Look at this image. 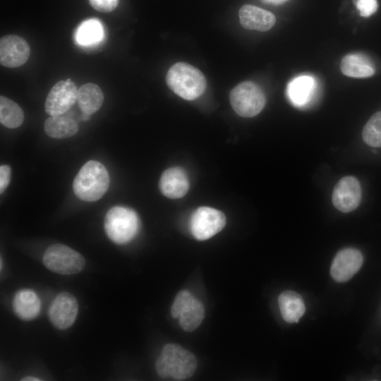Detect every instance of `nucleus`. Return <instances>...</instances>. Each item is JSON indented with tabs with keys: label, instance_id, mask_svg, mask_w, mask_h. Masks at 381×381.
<instances>
[{
	"label": "nucleus",
	"instance_id": "4468645a",
	"mask_svg": "<svg viewBox=\"0 0 381 381\" xmlns=\"http://www.w3.org/2000/svg\"><path fill=\"white\" fill-rule=\"evenodd\" d=\"M189 179L186 172L180 167L165 170L159 180L162 193L171 199L183 197L189 188Z\"/></svg>",
	"mask_w": 381,
	"mask_h": 381
},
{
	"label": "nucleus",
	"instance_id": "1a4fd4ad",
	"mask_svg": "<svg viewBox=\"0 0 381 381\" xmlns=\"http://www.w3.org/2000/svg\"><path fill=\"white\" fill-rule=\"evenodd\" d=\"M78 310V304L75 296L68 292H61L50 305L49 318L55 327L65 329L73 324Z\"/></svg>",
	"mask_w": 381,
	"mask_h": 381
},
{
	"label": "nucleus",
	"instance_id": "6e6552de",
	"mask_svg": "<svg viewBox=\"0 0 381 381\" xmlns=\"http://www.w3.org/2000/svg\"><path fill=\"white\" fill-rule=\"evenodd\" d=\"M78 91L71 78L57 82L50 90L45 102V111L50 116L65 114L77 101Z\"/></svg>",
	"mask_w": 381,
	"mask_h": 381
},
{
	"label": "nucleus",
	"instance_id": "7ed1b4c3",
	"mask_svg": "<svg viewBox=\"0 0 381 381\" xmlns=\"http://www.w3.org/2000/svg\"><path fill=\"white\" fill-rule=\"evenodd\" d=\"M166 81L174 93L186 100L197 99L206 88V80L202 73L184 62L176 63L170 67Z\"/></svg>",
	"mask_w": 381,
	"mask_h": 381
},
{
	"label": "nucleus",
	"instance_id": "bb28decb",
	"mask_svg": "<svg viewBox=\"0 0 381 381\" xmlns=\"http://www.w3.org/2000/svg\"><path fill=\"white\" fill-rule=\"evenodd\" d=\"M89 2L95 10L108 13L116 8L119 0H89Z\"/></svg>",
	"mask_w": 381,
	"mask_h": 381
},
{
	"label": "nucleus",
	"instance_id": "20e7f679",
	"mask_svg": "<svg viewBox=\"0 0 381 381\" xmlns=\"http://www.w3.org/2000/svg\"><path fill=\"white\" fill-rule=\"evenodd\" d=\"M139 226L136 212L126 207H113L104 218L105 232L109 238L117 244H125L133 240L138 233Z\"/></svg>",
	"mask_w": 381,
	"mask_h": 381
},
{
	"label": "nucleus",
	"instance_id": "ddd939ff",
	"mask_svg": "<svg viewBox=\"0 0 381 381\" xmlns=\"http://www.w3.org/2000/svg\"><path fill=\"white\" fill-rule=\"evenodd\" d=\"M317 81L310 75H301L293 78L287 85L286 95L291 103L296 107L303 108L313 100Z\"/></svg>",
	"mask_w": 381,
	"mask_h": 381
},
{
	"label": "nucleus",
	"instance_id": "a211bd4d",
	"mask_svg": "<svg viewBox=\"0 0 381 381\" xmlns=\"http://www.w3.org/2000/svg\"><path fill=\"white\" fill-rule=\"evenodd\" d=\"M278 303L282 316L286 322H297L305 313L304 301L295 291L282 292L278 297Z\"/></svg>",
	"mask_w": 381,
	"mask_h": 381
},
{
	"label": "nucleus",
	"instance_id": "dca6fc26",
	"mask_svg": "<svg viewBox=\"0 0 381 381\" xmlns=\"http://www.w3.org/2000/svg\"><path fill=\"white\" fill-rule=\"evenodd\" d=\"M340 68L345 75L356 78L370 77L375 71L370 59L361 53L346 55L341 61Z\"/></svg>",
	"mask_w": 381,
	"mask_h": 381
},
{
	"label": "nucleus",
	"instance_id": "2eb2a0df",
	"mask_svg": "<svg viewBox=\"0 0 381 381\" xmlns=\"http://www.w3.org/2000/svg\"><path fill=\"white\" fill-rule=\"evenodd\" d=\"M238 16L241 25L248 30L267 31L276 23L272 13L249 4L241 7Z\"/></svg>",
	"mask_w": 381,
	"mask_h": 381
},
{
	"label": "nucleus",
	"instance_id": "6ab92c4d",
	"mask_svg": "<svg viewBox=\"0 0 381 381\" xmlns=\"http://www.w3.org/2000/svg\"><path fill=\"white\" fill-rule=\"evenodd\" d=\"M46 134L53 138L62 139L71 137L78 131V123L71 117L64 114L51 116L44 124Z\"/></svg>",
	"mask_w": 381,
	"mask_h": 381
},
{
	"label": "nucleus",
	"instance_id": "393cba45",
	"mask_svg": "<svg viewBox=\"0 0 381 381\" xmlns=\"http://www.w3.org/2000/svg\"><path fill=\"white\" fill-rule=\"evenodd\" d=\"M193 297V295L187 290H181L175 297L171 306V314L174 318H179L185 305Z\"/></svg>",
	"mask_w": 381,
	"mask_h": 381
},
{
	"label": "nucleus",
	"instance_id": "f8f14e48",
	"mask_svg": "<svg viewBox=\"0 0 381 381\" xmlns=\"http://www.w3.org/2000/svg\"><path fill=\"white\" fill-rule=\"evenodd\" d=\"M363 262V255L358 250L352 248L342 249L333 260L331 276L337 282H346L360 270Z\"/></svg>",
	"mask_w": 381,
	"mask_h": 381
},
{
	"label": "nucleus",
	"instance_id": "7c9ffc66",
	"mask_svg": "<svg viewBox=\"0 0 381 381\" xmlns=\"http://www.w3.org/2000/svg\"><path fill=\"white\" fill-rule=\"evenodd\" d=\"M2 268V259L1 258V270Z\"/></svg>",
	"mask_w": 381,
	"mask_h": 381
},
{
	"label": "nucleus",
	"instance_id": "0eeeda50",
	"mask_svg": "<svg viewBox=\"0 0 381 381\" xmlns=\"http://www.w3.org/2000/svg\"><path fill=\"white\" fill-rule=\"evenodd\" d=\"M226 224L224 214L210 207H200L191 215L190 231L195 238L205 241L222 230Z\"/></svg>",
	"mask_w": 381,
	"mask_h": 381
},
{
	"label": "nucleus",
	"instance_id": "cd10ccee",
	"mask_svg": "<svg viewBox=\"0 0 381 381\" xmlns=\"http://www.w3.org/2000/svg\"><path fill=\"white\" fill-rule=\"evenodd\" d=\"M11 175V169L8 165L0 167V193H2L8 187Z\"/></svg>",
	"mask_w": 381,
	"mask_h": 381
},
{
	"label": "nucleus",
	"instance_id": "9d476101",
	"mask_svg": "<svg viewBox=\"0 0 381 381\" xmlns=\"http://www.w3.org/2000/svg\"><path fill=\"white\" fill-rule=\"evenodd\" d=\"M334 206L342 212H349L359 205L361 200V187L354 176H345L339 180L332 193Z\"/></svg>",
	"mask_w": 381,
	"mask_h": 381
},
{
	"label": "nucleus",
	"instance_id": "b1692460",
	"mask_svg": "<svg viewBox=\"0 0 381 381\" xmlns=\"http://www.w3.org/2000/svg\"><path fill=\"white\" fill-rule=\"evenodd\" d=\"M362 138L368 145L381 147V111L374 114L365 123Z\"/></svg>",
	"mask_w": 381,
	"mask_h": 381
},
{
	"label": "nucleus",
	"instance_id": "c756f323",
	"mask_svg": "<svg viewBox=\"0 0 381 381\" xmlns=\"http://www.w3.org/2000/svg\"><path fill=\"white\" fill-rule=\"evenodd\" d=\"M21 380L22 381H38L40 380L35 377L29 376V377H23V379H21Z\"/></svg>",
	"mask_w": 381,
	"mask_h": 381
},
{
	"label": "nucleus",
	"instance_id": "39448f33",
	"mask_svg": "<svg viewBox=\"0 0 381 381\" xmlns=\"http://www.w3.org/2000/svg\"><path fill=\"white\" fill-rule=\"evenodd\" d=\"M42 261L47 269L63 275L77 274L85 265V260L81 254L61 243L49 246L43 255Z\"/></svg>",
	"mask_w": 381,
	"mask_h": 381
},
{
	"label": "nucleus",
	"instance_id": "f3484780",
	"mask_svg": "<svg viewBox=\"0 0 381 381\" xmlns=\"http://www.w3.org/2000/svg\"><path fill=\"white\" fill-rule=\"evenodd\" d=\"M12 304L14 313L23 320L34 319L40 310V298L35 292L30 289L17 291Z\"/></svg>",
	"mask_w": 381,
	"mask_h": 381
},
{
	"label": "nucleus",
	"instance_id": "9b49d317",
	"mask_svg": "<svg viewBox=\"0 0 381 381\" xmlns=\"http://www.w3.org/2000/svg\"><path fill=\"white\" fill-rule=\"evenodd\" d=\"M30 54V48L23 37L9 35L0 40V63L8 68L23 65Z\"/></svg>",
	"mask_w": 381,
	"mask_h": 381
},
{
	"label": "nucleus",
	"instance_id": "f03ea898",
	"mask_svg": "<svg viewBox=\"0 0 381 381\" xmlns=\"http://www.w3.org/2000/svg\"><path fill=\"white\" fill-rule=\"evenodd\" d=\"M109 176L104 166L97 161L86 162L75 176L73 189L80 200L94 202L100 199L108 190Z\"/></svg>",
	"mask_w": 381,
	"mask_h": 381
},
{
	"label": "nucleus",
	"instance_id": "c85d7f7f",
	"mask_svg": "<svg viewBox=\"0 0 381 381\" xmlns=\"http://www.w3.org/2000/svg\"><path fill=\"white\" fill-rule=\"evenodd\" d=\"M262 2L272 5H281L289 0H261Z\"/></svg>",
	"mask_w": 381,
	"mask_h": 381
},
{
	"label": "nucleus",
	"instance_id": "5701e85b",
	"mask_svg": "<svg viewBox=\"0 0 381 381\" xmlns=\"http://www.w3.org/2000/svg\"><path fill=\"white\" fill-rule=\"evenodd\" d=\"M24 114L20 106L11 99L0 97V122L8 128L19 127L23 122Z\"/></svg>",
	"mask_w": 381,
	"mask_h": 381
},
{
	"label": "nucleus",
	"instance_id": "aec40b11",
	"mask_svg": "<svg viewBox=\"0 0 381 381\" xmlns=\"http://www.w3.org/2000/svg\"><path fill=\"white\" fill-rule=\"evenodd\" d=\"M77 102L83 114L91 115L102 107L104 94L98 85L86 83L78 89Z\"/></svg>",
	"mask_w": 381,
	"mask_h": 381
},
{
	"label": "nucleus",
	"instance_id": "a878e982",
	"mask_svg": "<svg viewBox=\"0 0 381 381\" xmlns=\"http://www.w3.org/2000/svg\"><path fill=\"white\" fill-rule=\"evenodd\" d=\"M353 1L363 17H369L377 10V0H353Z\"/></svg>",
	"mask_w": 381,
	"mask_h": 381
},
{
	"label": "nucleus",
	"instance_id": "423d86ee",
	"mask_svg": "<svg viewBox=\"0 0 381 381\" xmlns=\"http://www.w3.org/2000/svg\"><path fill=\"white\" fill-rule=\"evenodd\" d=\"M232 108L239 116L253 117L258 114L265 104L262 90L255 83L245 81L236 85L230 93Z\"/></svg>",
	"mask_w": 381,
	"mask_h": 381
},
{
	"label": "nucleus",
	"instance_id": "f257e3e1",
	"mask_svg": "<svg viewBox=\"0 0 381 381\" xmlns=\"http://www.w3.org/2000/svg\"><path fill=\"white\" fill-rule=\"evenodd\" d=\"M195 356L176 344H167L155 363L157 375L164 379L184 380L196 370Z\"/></svg>",
	"mask_w": 381,
	"mask_h": 381
},
{
	"label": "nucleus",
	"instance_id": "412c9836",
	"mask_svg": "<svg viewBox=\"0 0 381 381\" xmlns=\"http://www.w3.org/2000/svg\"><path fill=\"white\" fill-rule=\"evenodd\" d=\"M204 316L202 303L193 296L182 309L179 317V324L184 331L190 332L199 327Z\"/></svg>",
	"mask_w": 381,
	"mask_h": 381
},
{
	"label": "nucleus",
	"instance_id": "4be33fe9",
	"mask_svg": "<svg viewBox=\"0 0 381 381\" xmlns=\"http://www.w3.org/2000/svg\"><path fill=\"white\" fill-rule=\"evenodd\" d=\"M104 36L103 26L96 18L84 20L75 31V41L83 46L92 45L102 40Z\"/></svg>",
	"mask_w": 381,
	"mask_h": 381
}]
</instances>
